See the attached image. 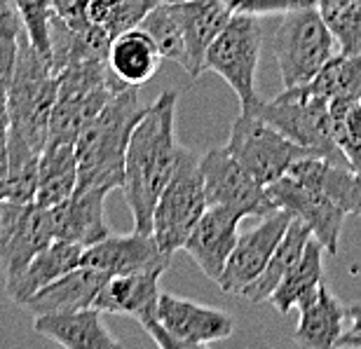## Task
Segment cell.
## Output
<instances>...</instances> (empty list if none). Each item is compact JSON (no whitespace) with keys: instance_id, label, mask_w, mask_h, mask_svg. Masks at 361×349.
Returning <instances> with one entry per match:
<instances>
[{"instance_id":"obj_38","label":"cell","mask_w":361,"mask_h":349,"mask_svg":"<svg viewBox=\"0 0 361 349\" xmlns=\"http://www.w3.org/2000/svg\"><path fill=\"white\" fill-rule=\"evenodd\" d=\"M345 317H348L350 326L345 329L336 347H361V302L345 307Z\"/></svg>"},{"instance_id":"obj_31","label":"cell","mask_w":361,"mask_h":349,"mask_svg":"<svg viewBox=\"0 0 361 349\" xmlns=\"http://www.w3.org/2000/svg\"><path fill=\"white\" fill-rule=\"evenodd\" d=\"M162 0H90V17L97 26L115 35L141 26L146 14Z\"/></svg>"},{"instance_id":"obj_37","label":"cell","mask_w":361,"mask_h":349,"mask_svg":"<svg viewBox=\"0 0 361 349\" xmlns=\"http://www.w3.org/2000/svg\"><path fill=\"white\" fill-rule=\"evenodd\" d=\"M10 118L7 104H0V204L7 200V183H10Z\"/></svg>"},{"instance_id":"obj_6","label":"cell","mask_w":361,"mask_h":349,"mask_svg":"<svg viewBox=\"0 0 361 349\" xmlns=\"http://www.w3.org/2000/svg\"><path fill=\"white\" fill-rule=\"evenodd\" d=\"M263 28L256 14L235 12L207 52V71L221 75L240 99L242 113H256L263 99L256 90V73L261 61Z\"/></svg>"},{"instance_id":"obj_23","label":"cell","mask_w":361,"mask_h":349,"mask_svg":"<svg viewBox=\"0 0 361 349\" xmlns=\"http://www.w3.org/2000/svg\"><path fill=\"white\" fill-rule=\"evenodd\" d=\"M295 310L300 312L298 329L293 333L295 345L307 349H331L338 345V340L345 333L348 317H345V307L331 293L326 283L322 281V286Z\"/></svg>"},{"instance_id":"obj_10","label":"cell","mask_w":361,"mask_h":349,"mask_svg":"<svg viewBox=\"0 0 361 349\" xmlns=\"http://www.w3.org/2000/svg\"><path fill=\"white\" fill-rule=\"evenodd\" d=\"M202 173H204V190L209 207H230L242 216L263 218L272 214L274 202L270 200L268 188L261 185L244 166L237 162L228 145L212 148L204 157H200Z\"/></svg>"},{"instance_id":"obj_21","label":"cell","mask_w":361,"mask_h":349,"mask_svg":"<svg viewBox=\"0 0 361 349\" xmlns=\"http://www.w3.org/2000/svg\"><path fill=\"white\" fill-rule=\"evenodd\" d=\"M288 173L336 202L338 207L348 211V216H361V176L348 164L310 155L298 159Z\"/></svg>"},{"instance_id":"obj_40","label":"cell","mask_w":361,"mask_h":349,"mask_svg":"<svg viewBox=\"0 0 361 349\" xmlns=\"http://www.w3.org/2000/svg\"><path fill=\"white\" fill-rule=\"evenodd\" d=\"M162 3H180V0H162Z\"/></svg>"},{"instance_id":"obj_15","label":"cell","mask_w":361,"mask_h":349,"mask_svg":"<svg viewBox=\"0 0 361 349\" xmlns=\"http://www.w3.org/2000/svg\"><path fill=\"white\" fill-rule=\"evenodd\" d=\"M171 256H167L153 232H129V235H108L92 244L82 253V265L101 270L108 277L134 274L148 270H169Z\"/></svg>"},{"instance_id":"obj_1","label":"cell","mask_w":361,"mask_h":349,"mask_svg":"<svg viewBox=\"0 0 361 349\" xmlns=\"http://www.w3.org/2000/svg\"><path fill=\"white\" fill-rule=\"evenodd\" d=\"M176 92H162L148 106L129 141L122 195L134 218V230L153 232L157 200L174 178L183 145L176 141Z\"/></svg>"},{"instance_id":"obj_18","label":"cell","mask_w":361,"mask_h":349,"mask_svg":"<svg viewBox=\"0 0 361 349\" xmlns=\"http://www.w3.org/2000/svg\"><path fill=\"white\" fill-rule=\"evenodd\" d=\"M106 197L104 188H75L66 202L52 207L56 239H66L80 246H92L111 235L106 223Z\"/></svg>"},{"instance_id":"obj_35","label":"cell","mask_w":361,"mask_h":349,"mask_svg":"<svg viewBox=\"0 0 361 349\" xmlns=\"http://www.w3.org/2000/svg\"><path fill=\"white\" fill-rule=\"evenodd\" d=\"M52 14L75 33H87L94 28L90 0H52Z\"/></svg>"},{"instance_id":"obj_8","label":"cell","mask_w":361,"mask_h":349,"mask_svg":"<svg viewBox=\"0 0 361 349\" xmlns=\"http://www.w3.org/2000/svg\"><path fill=\"white\" fill-rule=\"evenodd\" d=\"M228 150L265 188L286 176L298 159L314 155L312 150L281 134L258 113H240L230 132Z\"/></svg>"},{"instance_id":"obj_27","label":"cell","mask_w":361,"mask_h":349,"mask_svg":"<svg viewBox=\"0 0 361 349\" xmlns=\"http://www.w3.org/2000/svg\"><path fill=\"white\" fill-rule=\"evenodd\" d=\"M324 244L317 237H312L302 251L300 260L295 263L288 274L270 295V302L281 314H288L293 307L314 293L324 281Z\"/></svg>"},{"instance_id":"obj_22","label":"cell","mask_w":361,"mask_h":349,"mask_svg":"<svg viewBox=\"0 0 361 349\" xmlns=\"http://www.w3.org/2000/svg\"><path fill=\"white\" fill-rule=\"evenodd\" d=\"M101 314L104 312L99 307H85L78 312H66V314H42L33 317V329L35 333L68 349L120 347V340L111 336Z\"/></svg>"},{"instance_id":"obj_9","label":"cell","mask_w":361,"mask_h":349,"mask_svg":"<svg viewBox=\"0 0 361 349\" xmlns=\"http://www.w3.org/2000/svg\"><path fill=\"white\" fill-rule=\"evenodd\" d=\"M56 239L52 209L3 200L0 204V267L12 279Z\"/></svg>"},{"instance_id":"obj_3","label":"cell","mask_w":361,"mask_h":349,"mask_svg":"<svg viewBox=\"0 0 361 349\" xmlns=\"http://www.w3.org/2000/svg\"><path fill=\"white\" fill-rule=\"evenodd\" d=\"M56 97H59V75L38 54L21 28L17 68L7 92V118L14 132H19L40 150L47 143Z\"/></svg>"},{"instance_id":"obj_26","label":"cell","mask_w":361,"mask_h":349,"mask_svg":"<svg viewBox=\"0 0 361 349\" xmlns=\"http://www.w3.org/2000/svg\"><path fill=\"white\" fill-rule=\"evenodd\" d=\"M312 237L314 235H312V230H310V225L302 223L300 218H293L291 225H288V230H286V235L281 237L279 246L274 249L270 263L265 265L263 274L242 290V298H247L249 302L270 300L274 288L279 286L281 279L288 274V270H291V267L300 260L302 251H305V246Z\"/></svg>"},{"instance_id":"obj_19","label":"cell","mask_w":361,"mask_h":349,"mask_svg":"<svg viewBox=\"0 0 361 349\" xmlns=\"http://www.w3.org/2000/svg\"><path fill=\"white\" fill-rule=\"evenodd\" d=\"M108 281V274L94 267L80 265L75 270L66 272L63 277L47 283L40 288L31 300L24 305L31 317L42 314H66V312H78L85 307H94L99 290Z\"/></svg>"},{"instance_id":"obj_17","label":"cell","mask_w":361,"mask_h":349,"mask_svg":"<svg viewBox=\"0 0 361 349\" xmlns=\"http://www.w3.org/2000/svg\"><path fill=\"white\" fill-rule=\"evenodd\" d=\"M180 21L188 47V68L190 78H200L207 71V52L219 33L235 17L228 0H180L171 3Z\"/></svg>"},{"instance_id":"obj_20","label":"cell","mask_w":361,"mask_h":349,"mask_svg":"<svg viewBox=\"0 0 361 349\" xmlns=\"http://www.w3.org/2000/svg\"><path fill=\"white\" fill-rule=\"evenodd\" d=\"M82 253L85 246L75 242H66V239H54L47 249H42L17 277L5 279V290L10 295V300L19 307L31 300L40 288H45L47 283L63 277L66 272L75 270L82 265Z\"/></svg>"},{"instance_id":"obj_29","label":"cell","mask_w":361,"mask_h":349,"mask_svg":"<svg viewBox=\"0 0 361 349\" xmlns=\"http://www.w3.org/2000/svg\"><path fill=\"white\" fill-rule=\"evenodd\" d=\"M307 90L326 99H361V52H338L326 66L317 73V78L307 85Z\"/></svg>"},{"instance_id":"obj_13","label":"cell","mask_w":361,"mask_h":349,"mask_svg":"<svg viewBox=\"0 0 361 349\" xmlns=\"http://www.w3.org/2000/svg\"><path fill=\"white\" fill-rule=\"evenodd\" d=\"M160 324L167 333L169 349L209 347L230 338L235 331V322L228 312L164 290L160 295Z\"/></svg>"},{"instance_id":"obj_5","label":"cell","mask_w":361,"mask_h":349,"mask_svg":"<svg viewBox=\"0 0 361 349\" xmlns=\"http://www.w3.org/2000/svg\"><path fill=\"white\" fill-rule=\"evenodd\" d=\"M256 113L263 120H268L272 127H277L281 134H286L291 141L312 150L314 155L348 164L345 152L336 139L331 99L312 94L307 85L288 87L272 101H263Z\"/></svg>"},{"instance_id":"obj_14","label":"cell","mask_w":361,"mask_h":349,"mask_svg":"<svg viewBox=\"0 0 361 349\" xmlns=\"http://www.w3.org/2000/svg\"><path fill=\"white\" fill-rule=\"evenodd\" d=\"M268 192L274 207L286 209L293 218H300L302 223H307L312 235L324 244V249L331 256H336L348 211L341 209L329 197H324L322 192L312 190L291 173H286V176H281L272 185H268Z\"/></svg>"},{"instance_id":"obj_33","label":"cell","mask_w":361,"mask_h":349,"mask_svg":"<svg viewBox=\"0 0 361 349\" xmlns=\"http://www.w3.org/2000/svg\"><path fill=\"white\" fill-rule=\"evenodd\" d=\"M14 10L31 45L52 66V0H14Z\"/></svg>"},{"instance_id":"obj_12","label":"cell","mask_w":361,"mask_h":349,"mask_svg":"<svg viewBox=\"0 0 361 349\" xmlns=\"http://www.w3.org/2000/svg\"><path fill=\"white\" fill-rule=\"evenodd\" d=\"M293 216L286 209H274L272 214L263 216L254 230L244 232L237 239L233 253H230L226 270L216 281L223 293L242 295V290L254 283L263 274L265 265L270 263L274 249L279 246L281 237L286 235Z\"/></svg>"},{"instance_id":"obj_28","label":"cell","mask_w":361,"mask_h":349,"mask_svg":"<svg viewBox=\"0 0 361 349\" xmlns=\"http://www.w3.org/2000/svg\"><path fill=\"white\" fill-rule=\"evenodd\" d=\"M7 141H10V183H7V200L19 202V204H31V202H35V192H38L42 150L28 143L12 127Z\"/></svg>"},{"instance_id":"obj_24","label":"cell","mask_w":361,"mask_h":349,"mask_svg":"<svg viewBox=\"0 0 361 349\" xmlns=\"http://www.w3.org/2000/svg\"><path fill=\"white\" fill-rule=\"evenodd\" d=\"M162 59L164 56L153 35L141 26L115 35L108 52V63L113 73L129 87L146 85L160 68Z\"/></svg>"},{"instance_id":"obj_36","label":"cell","mask_w":361,"mask_h":349,"mask_svg":"<svg viewBox=\"0 0 361 349\" xmlns=\"http://www.w3.org/2000/svg\"><path fill=\"white\" fill-rule=\"evenodd\" d=\"M235 12L242 14H270V12H288L298 7H314L319 0H228Z\"/></svg>"},{"instance_id":"obj_32","label":"cell","mask_w":361,"mask_h":349,"mask_svg":"<svg viewBox=\"0 0 361 349\" xmlns=\"http://www.w3.org/2000/svg\"><path fill=\"white\" fill-rule=\"evenodd\" d=\"M319 7L329 31L345 54L361 52V0H319Z\"/></svg>"},{"instance_id":"obj_7","label":"cell","mask_w":361,"mask_h":349,"mask_svg":"<svg viewBox=\"0 0 361 349\" xmlns=\"http://www.w3.org/2000/svg\"><path fill=\"white\" fill-rule=\"evenodd\" d=\"M207 209L209 200L200 157L183 148L174 178L164 188L153 214V235L167 256H174L178 249H183Z\"/></svg>"},{"instance_id":"obj_4","label":"cell","mask_w":361,"mask_h":349,"mask_svg":"<svg viewBox=\"0 0 361 349\" xmlns=\"http://www.w3.org/2000/svg\"><path fill=\"white\" fill-rule=\"evenodd\" d=\"M272 47L284 90L310 85L317 73L341 52L317 5L284 12V19L274 31Z\"/></svg>"},{"instance_id":"obj_11","label":"cell","mask_w":361,"mask_h":349,"mask_svg":"<svg viewBox=\"0 0 361 349\" xmlns=\"http://www.w3.org/2000/svg\"><path fill=\"white\" fill-rule=\"evenodd\" d=\"M167 270H148L108 277L99 290L94 307L108 314H125L136 319L157 347L169 349L167 333L160 324V279Z\"/></svg>"},{"instance_id":"obj_34","label":"cell","mask_w":361,"mask_h":349,"mask_svg":"<svg viewBox=\"0 0 361 349\" xmlns=\"http://www.w3.org/2000/svg\"><path fill=\"white\" fill-rule=\"evenodd\" d=\"M21 28L24 26L17 12L0 19V104H7V92H10L14 68H17Z\"/></svg>"},{"instance_id":"obj_16","label":"cell","mask_w":361,"mask_h":349,"mask_svg":"<svg viewBox=\"0 0 361 349\" xmlns=\"http://www.w3.org/2000/svg\"><path fill=\"white\" fill-rule=\"evenodd\" d=\"M242 218L244 216L240 211L214 204L204 211L192 235L188 237L183 249L212 281H219L226 270L230 253L240 239L237 230H240Z\"/></svg>"},{"instance_id":"obj_2","label":"cell","mask_w":361,"mask_h":349,"mask_svg":"<svg viewBox=\"0 0 361 349\" xmlns=\"http://www.w3.org/2000/svg\"><path fill=\"white\" fill-rule=\"evenodd\" d=\"M148 106L141 104L139 87L113 94L111 101L87 122L78 136V188L118 190L125 183L129 141Z\"/></svg>"},{"instance_id":"obj_30","label":"cell","mask_w":361,"mask_h":349,"mask_svg":"<svg viewBox=\"0 0 361 349\" xmlns=\"http://www.w3.org/2000/svg\"><path fill=\"white\" fill-rule=\"evenodd\" d=\"M141 28L153 35L164 59L178 63L180 68H188V47L185 35L180 28V21L176 17V10L171 3H157L153 10L141 21Z\"/></svg>"},{"instance_id":"obj_25","label":"cell","mask_w":361,"mask_h":349,"mask_svg":"<svg viewBox=\"0 0 361 349\" xmlns=\"http://www.w3.org/2000/svg\"><path fill=\"white\" fill-rule=\"evenodd\" d=\"M78 188V150L75 143L47 141L40 155V176L35 204L52 209L66 202Z\"/></svg>"},{"instance_id":"obj_39","label":"cell","mask_w":361,"mask_h":349,"mask_svg":"<svg viewBox=\"0 0 361 349\" xmlns=\"http://www.w3.org/2000/svg\"><path fill=\"white\" fill-rule=\"evenodd\" d=\"M17 12L14 10V0H0V19L7 17V14Z\"/></svg>"}]
</instances>
